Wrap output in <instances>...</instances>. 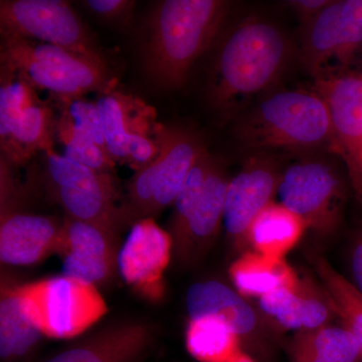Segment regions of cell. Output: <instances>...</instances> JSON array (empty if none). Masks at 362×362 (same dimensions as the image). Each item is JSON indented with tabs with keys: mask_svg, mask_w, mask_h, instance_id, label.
I'll return each mask as SVG.
<instances>
[{
	"mask_svg": "<svg viewBox=\"0 0 362 362\" xmlns=\"http://www.w3.org/2000/svg\"><path fill=\"white\" fill-rule=\"evenodd\" d=\"M230 8L223 0L157 2L142 49L143 71L150 82L162 90L183 86L195 62L218 37Z\"/></svg>",
	"mask_w": 362,
	"mask_h": 362,
	"instance_id": "obj_1",
	"label": "cell"
},
{
	"mask_svg": "<svg viewBox=\"0 0 362 362\" xmlns=\"http://www.w3.org/2000/svg\"><path fill=\"white\" fill-rule=\"evenodd\" d=\"M292 56L286 33L271 21L249 16L226 35L209 85L214 108L233 111L271 87Z\"/></svg>",
	"mask_w": 362,
	"mask_h": 362,
	"instance_id": "obj_2",
	"label": "cell"
},
{
	"mask_svg": "<svg viewBox=\"0 0 362 362\" xmlns=\"http://www.w3.org/2000/svg\"><path fill=\"white\" fill-rule=\"evenodd\" d=\"M238 135L252 149H309L327 145L332 131L321 97L305 90H282L266 98L240 120Z\"/></svg>",
	"mask_w": 362,
	"mask_h": 362,
	"instance_id": "obj_3",
	"label": "cell"
},
{
	"mask_svg": "<svg viewBox=\"0 0 362 362\" xmlns=\"http://www.w3.org/2000/svg\"><path fill=\"white\" fill-rule=\"evenodd\" d=\"M0 64L11 68L35 90L52 96H85L117 86L110 68L56 45L1 37Z\"/></svg>",
	"mask_w": 362,
	"mask_h": 362,
	"instance_id": "obj_4",
	"label": "cell"
},
{
	"mask_svg": "<svg viewBox=\"0 0 362 362\" xmlns=\"http://www.w3.org/2000/svg\"><path fill=\"white\" fill-rule=\"evenodd\" d=\"M207 149L201 136L181 126L164 125L160 151L138 169L121 204L128 225L152 218L173 206L194 164Z\"/></svg>",
	"mask_w": 362,
	"mask_h": 362,
	"instance_id": "obj_5",
	"label": "cell"
},
{
	"mask_svg": "<svg viewBox=\"0 0 362 362\" xmlns=\"http://www.w3.org/2000/svg\"><path fill=\"white\" fill-rule=\"evenodd\" d=\"M20 293L33 324L52 339L83 334L108 312L96 286L65 275L21 284Z\"/></svg>",
	"mask_w": 362,
	"mask_h": 362,
	"instance_id": "obj_6",
	"label": "cell"
},
{
	"mask_svg": "<svg viewBox=\"0 0 362 362\" xmlns=\"http://www.w3.org/2000/svg\"><path fill=\"white\" fill-rule=\"evenodd\" d=\"M1 37L56 45L109 66L94 33L63 0H1Z\"/></svg>",
	"mask_w": 362,
	"mask_h": 362,
	"instance_id": "obj_7",
	"label": "cell"
},
{
	"mask_svg": "<svg viewBox=\"0 0 362 362\" xmlns=\"http://www.w3.org/2000/svg\"><path fill=\"white\" fill-rule=\"evenodd\" d=\"M95 102L112 160L137 171L158 156L164 125L154 107L117 86L97 94Z\"/></svg>",
	"mask_w": 362,
	"mask_h": 362,
	"instance_id": "obj_8",
	"label": "cell"
},
{
	"mask_svg": "<svg viewBox=\"0 0 362 362\" xmlns=\"http://www.w3.org/2000/svg\"><path fill=\"white\" fill-rule=\"evenodd\" d=\"M280 204L297 214L307 230L318 235H333L340 225L346 199L341 173L325 160L297 162L281 176Z\"/></svg>",
	"mask_w": 362,
	"mask_h": 362,
	"instance_id": "obj_9",
	"label": "cell"
},
{
	"mask_svg": "<svg viewBox=\"0 0 362 362\" xmlns=\"http://www.w3.org/2000/svg\"><path fill=\"white\" fill-rule=\"evenodd\" d=\"M173 257V242L168 230L153 218L138 221L118 255V272L124 282L150 302L165 295L164 274Z\"/></svg>",
	"mask_w": 362,
	"mask_h": 362,
	"instance_id": "obj_10",
	"label": "cell"
},
{
	"mask_svg": "<svg viewBox=\"0 0 362 362\" xmlns=\"http://www.w3.org/2000/svg\"><path fill=\"white\" fill-rule=\"evenodd\" d=\"M118 233L65 216L54 254L66 277L99 286L118 271Z\"/></svg>",
	"mask_w": 362,
	"mask_h": 362,
	"instance_id": "obj_11",
	"label": "cell"
},
{
	"mask_svg": "<svg viewBox=\"0 0 362 362\" xmlns=\"http://www.w3.org/2000/svg\"><path fill=\"white\" fill-rule=\"evenodd\" d=\"M282 173L271 159L254 157L230 180L226 189L223 226L233 247L244 250L252 223L277 194Z\"/></svg>",
	"mask_w": 362,
	"mask_h": 362,
	"instance_id": "obj_12",
	"label": "cell"
},
{
	"mask_svg": "<svg viewBox=\"0 0 362 362\" xmlns=\"http://www.w3.org/2000/svg\"><path fill=\"white\" fill-rule=\"evenodd\" d=\"M228 180L220 161L214 164L204 192L180 233L173 238V258L182 267L197 265L214 244L223 225Z\"/></svg>",
	"mask_w": 362,
	"mask_h": 362,
	"instance_id": "obj_13",
	"label": "cell"
},
{
	"mask_svg": "<svg viewBox=\"0 0 362 362\" xmlns=\"http://www.w3.org/2000/svg\"><path fill=\"white\" fill-rule=\"evenodd\" d=\"M259 310L280 329L296 333L329 325L334 308L322 286L309 278L297 284L278 288L258 299Z\"/></svg>",
	"mask_w": 362,
	"mask_h": 362,
	"instance_id": "obj_14",
	"label": "cell"
},
{
	"mask_svg": "<svg viewBox=\"0 0 362 362\" xmlns=\"http://www.w3.org/2000/svg\"><path fill=\"white\" fill-rule=\"evenodd\" d=\"M0 261L11 266H32L54 254L62 223L52 216L1 209Z\"/></svg>",
	"mask_w": 362,
	"mask_h": 362,
	"instance_id": "obj_15",
	"label": "cell"
},
{
	"mask_svg": "<svg viewBox=\"0 0 362 362\" xmlns=\"http://www.w3.org/2000/svg\"><path fill=\"white\" fill-rule=\"evenodd\" d=\"M314 92L323 100L329 114V150L342 158L362 142V74L342 71L316 78Z\"/></svg>",
	"mask_w": 362,
	"mask_h": 362,
	"instance_id": "obj_16",
	"label": "cell"
},
{
	"mask_svg": "<svg viewBox=\"0 0 362 362\" xmlns=\"http://www.w3.org/2000/svg\"><path fill=\"white\" fill-rule=\"evenodd\" d=\"M153 340L148 324L126 321L109 325L45 362H137Z\"/></svg>",
	"mask_w": 362,
	"mask_h": 362,
	"instance_id": "obj_17",
	"label": "cell"
},
{
	"mask_svg": "<svg viewBox=\"0 0 362 362\" xmlns=\"http://www.w3.org/2000/svg\"><path fill=\"white\" fill-rule=\"evenodd\" d=\"M185 303L189 320L214 317L228 324L240 339L254 337L261 327L259 313L247 298L218 281L190 286Z\"/></svg>",
	"mask_w": 362,
	"mask_h": 362,
	"instance_id": "obj_18",
	"label": "cell"
},
{
	"mask_svg": "<svg viewBox=\"0 0 362 362\" xmlns=\"http://www.w3.org/2000/svg\"><path fill=\"white\" fill-rule=\"evenodd\" d=\"M20 285L2 277L0 288V357L1 362H23L33 354L42 334L28 316Z\"/></svg>",
	"mask_w": 362,
	"mask_h": 362,
	"instance_id": "obj_19",
	"label": "cell"
},
{
	"mask_svg": "<svg viewBox=\"0 0 362 362\" xmlns=\"http://www.w3.org/2000/svg\"><path fill=\"white\" fill-rule=\"evenodd\" d=\"M340 7L341 0H332L315 20L302 28L301 61L315 80L339 74Z\"/></svg>",
	"mask_w": 362,
	"mask_h": 362,
	"instance_id": "obj_20",
	"label": "cell"
},
{
	"mask_svg": "<svg viewBox=\"0 0 362 362\" xmlns=\"http://www.w3.org/2000/svg\"><path fill=\"white\" fill-rule=\"evenodd\" d=\"M307 226L304 221L280 202H271L257 216L247 235L254 252L272 258L285 259L297 246Z\"/></svg>",
	"mask_w": 362,
	"mask_h": 362,
	"instance_id": "obj_21",
	"label": "cell"
},
{
	"mask_svg": "<svg viewBox=\"0 0 362 362\" xmlns=\"http://www.w3.org/2000/svg\"><path fill=\"white\" fill-rule=\"evenodd\" d=\"M54 124L52 107L42 100L30 105L21 114L8 144L1 151V158L9 166H21L37 154L54 149Z\"/></svg>",
	"mask_w": 362,
	"mask_h": 362,
	"instance_id": "obj_22",
	"label": "cell"
},
{
	"mask_svg": "<svg viewBox=\"0 0 362 362\" xmlns=\"http://www.w3.org/2000/svg\"><path fill=\"white\" fill-rule=\"evenodd\" d=\"M235 289L244 297L257 299L278 288L294 286L299 277L285 259L257 252H245L228 270Z\"/></svg>",
	"mask_w": 362,
	"mask_h": 362,
	"instance_id": "obj_23",
	"label": "cell"
},
{
	"mask_svg": "<svg viewBox=\"0 0 362 362\" xmlns=\"http://www.w3.org/2000/svg\"><path fill=\"white\" fill-rule=\"evenodd\" d=\"M291 362H362L358 343L346 326H323L295 334Z\"/></svg>",
	"mask_w": 362,
	"mask_h": 362,
	"instance_id": "obj_24",
	"label": "cell"
},
{
	"mask_svg": "<svg viewBox=\"0 0 362 362\" xmlns=\"http://www.w3.org/2000/svg\"><path fill=\"white\" fill-rule=\"evenodd\" d=\"M45 187L80 190L114 202L120 199V189L110 173H101L71 160L54 149L42 153Z\"/></svg>",
	"mask_w": 362,
	"mask_h": 362,
	"instance_id": "obj_25",
	"label": "cell"
},
{
	"mask_svg": "<svg viewBox=\"0 0 362 362\" xmlns=\"http://www.w3.org/2000/svg\"><path fill=\"white\" fill-rule=\"evenodd\" d=\"M52 201L59 204L66 216L84 223L101 226L118 233L127 226L121 206L104 197L62 187H45Z\"/></svg>",
	"mask_w": 362,
	"mask_h": 362,
	"instance_id": "obj_26",
	"label": "cell"
},
{
	"mask_svg": "<svg viewBox=\"0 0 362 362\" xmlns=\"http://www.w3.org/2000/svg\"><path fill=\"white\" fill-rule=\"evenodd\" d=\"M240 338L228 324L214 318L190 319L185 333L188 352L201 362H226L239 351Z\"/></svg>",
	"mask_w": 362,
	"mask_h": 362,
	"instance_id": "obj_27",
	"label": "cell"
},
{
	"mask_svg": "<svg viewBox=\"0 0 362 362\" xmlns=\"http://www.w3.org/2000/svg\"><path fill=\"white\" fill-rule=\"evenodd\" d=\"M319 282L330 298L337 318L354 335L362 356V296L354 285L320 256L312 257Z\"/></svg>",
	"mask_w": 362,
	"mask_h": 362,
	"instance_id": "obj_28",
	"label": "cell"
},
{
	"mask_svg": "<svg viewBox=\"0 0 362 362\" xmlns=\"http://www.w3.org/2000/svg\"><path fill=\"white\" fill-rule=\"evenodd\" d=\"M0 148L8 144L21 114L39 101L37 90L8 66H0Z\"/></svg>",
	"mask_w": 362,
	"mask_h": 362,
	"instance_id": "obj_29",
	"label": "cell"
},
{
	"mask_svg": "<svg viewBox=\"0 0 362 362\" xmlns=\"http://www.w3.org/2000/svg\"><path fill=\"white\" fill-rule=\"evenodd\" d=\"M54 136L64 147V154L71 160L101 173H112L116 163L103 148L92 141L87 136L74 129L62 119L56 117Z\"/></svg>",
	"mask_w": 362,
	"mask_h": 362,
	"instance_id": "obj_30",
	"label": "cell"
},
{
	"mask_svg": "<svg viewBox=\"0 0 362 362\" xmlns=\"http://www.w3.org/2000/svg\"><path fill=\"white\" fill-rule=\"evenodd\" d=\"M218 159L209 151L204 153L194 164L187 180L181 187L180 194L173 204V213L169 220L168 233L171 238H175L187 221L188 216L199 202L204 192L207 178L213 170Z\"/></svg>",
	"mask_w": 362,
	"mask_h": 362,
	"instance_id": "obj_31",
	"label": "cell"
},
{
	"mask_svg": "<svg viewBox=\"0 0 362 362\" xmlns=\"http://www.w3.org/2000/svg\"><path fill=\"white\" fill-rule=\"evenodd\" d=\"M59 117L107 152L101 119L96 102L85 96H54Z\"/></svg>",
	"mask_w": 362,
	"mask_h": 362,
	"instance_id": "obj_32",
	"label": "cell"
},
{
	"mask_svg": "<svg viewBox=\"0 0 362 362\" xmlns=\"http://www.w3.org/2000/svg\"><path fill=\"white\" fill-rule=\"evenodd\" d=\"M338 68L349 65L362 51V0H341Z\"/></svg>",
	"mask_w": 362,
	"mask_h": 362,
	"instance_id": "obj_33",
	"label": "cell"
},
{
	"mask_svg": "<svg viewBox=\"0 0 362 362\" xmlns=\"http://www.w3.org/2000/svg\"><path fill=\"white\" fill-rule=\"evenodd\" d=\"M83 4L98 18L118 25H127L135 7L131 0H87Z\"/></svg>",
	"mask_w": 362,
	"mask_h": 362,
	"instance_id": "obj_34",
	"label": "cell"
},
{
	"mask_svg": "<svg viewBox=\"0 0 362 362\" xmlns=\"http://www.w3.org/2000/svg\"><path fill=\"white\" fill-rule=\"evenodd\" d=\"M349 282L362 296V223L352 235L347 250Z\"/></svg>",
	"mask_w": 362,
	"mask_h": 362,
	"instance_id": "obj_35",
	"label": "cell"
},
{
	"mask_svg": "<svg viewBox=\"0 0 362 362\" xmlns=\"http://www.w3.org/2000/svg\"><path fill=\"white\" fill-rule=\"evenodd\" d=\"M331 2L332 0H289L285 4L296 13L302 28H304L315 20L326 7L330 6Z\"/></svg>",
	"mask_w": 362,
	"mask_h": 362,
	"instance_id": "obj_36",
	"label": "cell"
},
{
	"mask_svg": "<svg viewBox=\"0 0 362 362\" xmlns=\"http://www.w3.org/2000/svg\"><path fill=\"white\" fill-rule=\"evenodd\" d=\"M357 201L362 206V142L346 156L342 157Z\"/></svg>",
	"mask_w": 362,
	"mask_h": 362,
	"instance_id": "obj_37",
	"label": "cell"
},
{
	"mask_svg": "<svg viewBox=\"0 0 362 362\" xmlns=\"http://www.w3.org/2000/svg\"><path fill=\"white\" fill-rule=\"evenodd\" d=\"M226 362H254L252 359H250L249 357L245 356V354H240V351H238L237 354H235L233 357H230L228 361Z\"/></svg>",
	"mask_w": 362,
	"mask_h": 362,
	"instance_id": "obj_38",
	"label": "cell"
}]
</instances>
